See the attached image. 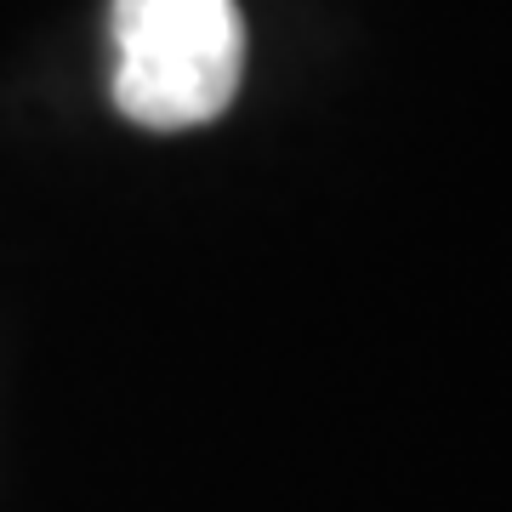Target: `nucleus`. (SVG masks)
<instances>
[{
	"mask_svg": "<svg viewBox=\"0 0 512 512\" xmlns=\"http://www.w3.org/2000/svg\"><path fill=\"white\" fill-rule=\"evenodd\" d=\"M114 109L131 126L188 131L239 92L245 23L234 0H114Z\"/></svg>",
	"mask_w": 512,
	"mask_h": 512,
	"instance_id": "obj_1",
	"label": "nucleus"
}]
</instances>
